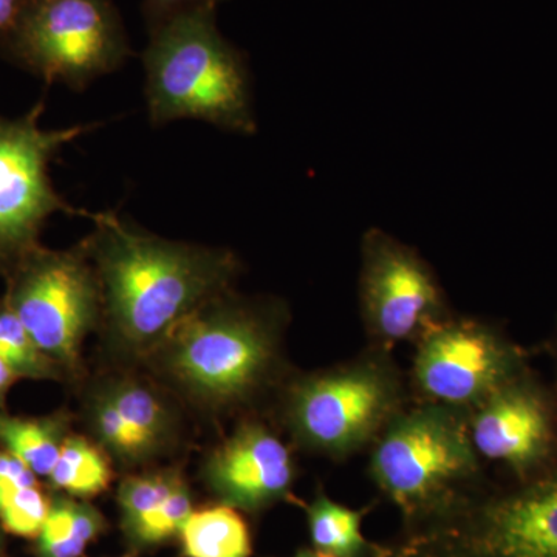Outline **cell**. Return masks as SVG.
Segmentation results:
<instances>
[{"label":"cell","mask_w":557,"mask_h":557,"mask_svg":"<svg viewBox=\"0 0 557 557\" xmlns=\"http://www.w3.org/2000/svg\"><path fill=\"white\" fill-rule=\"evenodd\" d=\"M148 28L143 64L150 123L200 120L255 134L247 61L219 32L215 11L178 14Z\"/></svg>","instance_id":"cell-4"},{"label":"cell","mask_w":557,"mask_h":557,"mask_svg":"<svg viewBox=\"0 0 557 557\" xmlns=\"http://www.w3.org/2000/svg\"><path fill=\"white\" fill-rule=\"evenodd\" d=\"M193 511V497H190L188 485L183 480L159 508L150 511L126 531L127 537L137 547L163 544V542L178 536L183 523Z\"/></svg>","instance_id":"cell-23"},{"label":"cell","mask_w":557,"mask_h":557,"mask_svg":"<svg viewBox=\"0 0 557 557\" xmlns=\"http://www.w3.org/2000/svg\"><path fill=\"white\" fill-rule=\"evenodd\" d=\"M549 355H552L553 370H555V383H553L552 391L555 394L557 405V332L548 343Z\"/></svg>","instance_id":"cell-29"},{"label":"cell","mask_w":557,"mask_h":557,"mask_svg":"<svg viewBox=\"0 0 557 557\" xmlns=\"http://www.w3.org/2000/svg\"><path fill=\"white\" fill-rule=\"evenodd\" d=\"M412 401L392 351L368 347L332 368L296 376L282 391V421L307 453L344 461L372 448Z\"/></svg>","instance_id":"cell-5"},{"label":"cell","mask_w":557,"mask_h":557,"mask_svg":"<svg viewBox=\"0 0 557 557\" xmlns=\"http://www.w3.org/2000/svg\"><path fill=\"white\" fill-rule=\"evenodd\" d=\"M408 375L413 401L467 417L496 388L530 368L522 346L494 322L454 311L416 344Z\"/></svg>","instance_id":"cell-9"},{"label":"cell","mask_w":557,"mask_h":557,"mask_svg":"<svg viewBox=\"0 0 557 557\" xmlns=\"http://www.w3.org/2000/svg\"><path fill=\"white\" fill-rule=\"evenodd\" d=\"M67 434L62 416L22 418L0 416V443L7 453L20 458L38 478L49 479Z\"/></svg>","instance_id":"cell-19"},{"label":"cell","mask_w":557,"mask_h":557,"mask_svg":"<svg viewBox=\"0 0 557 557\" xmlns=\"http://www.w3.org/2000/svg\"><path fill=\"white\" fill-rule=\"evenodd\" d=\"M225 0H145V13L148 27L160 22L178 16V14L194 13V11H215L219 3Z\"/></svg>","instance_id":"cell-25"},{"label":"cell","mask_w":557,"mask_h":557,"mask_svg":"<svg viewBox=\"0 0 557 557\" xmlns=\"http://www.w3.org/2000/svg\"><path fill=\"white\" fill-rule=\"evenodd\" d=\"M379 557H454L442 549L424 544V542L413 541L399 536L397 541L381 544Z\"/></svg>","instance_id":"cell-26"},{"label":"cell","mask_w":557,"mask_h":557,"mask_svg":"<svg viewBox=\"0 0 557 557\" xmlns=\"http://www.w3.org/2000/svg\"><path fill=\"white\" fill-rule=\"evenodd\" d=\"M285 309L228 292L180 322L161 344L164 368L211 406L247 405L281 379Z\"/></svg>","instance_id":"cell-3"},{"label":"cell","mask_w":557,"mask_h":557,"mask_svg":"<svg viewBox=\"0 0 557 557\" xmlns=\"http://www.w3.org/2000/svg\"><path fill=\"white\" fill-rule=\"evenodd\" d=\"M358 300L369 347L386 351L416 344L454 313L442 282L420 252L379 228L362 236Z\"/></svg>","instance_id":"cell-11"},{"label":"cell","mask_w":557,"mask_h":557,"mask_svg":"<svg viewBox=\"0 0 557 557\" xmlns=\"http://www.w3.org/2000/svg\"><path fill=\"white\" fill-rule=\"evenodd\" d=\"M84 240L102 289V317L123 346L159 348L180 322L231 292L240 273L230 249L153 236L115 212L91 215Z\"/></svg>","instance_id":"cell-1"},{"label":"cell","mask_w":557,"mask_h":557,"mask_svg":"<svg viewBox=\"0 0 557 557\" xmlns=\"http://www.w3.org/2000/svg\"><path fill=\"white\" fill-rule=\"evenodd\" d=\"M90 423L95 434L106 449L113 457L124 463H141L143 457L139 453L137 442L132 437L129 429L121 418L113 403L106 397L104 392L95 398L90 409Z\"/></svg>","instance_id":"cell-24"},{"label":"cell","mask_w":557,"mask_h":557,"mask_svg":"<svg viewBox=\"0 0 557 557\" xmlns=\"http://www.w3.org/2000/svg\"><path fill=\"white\" fill-rule=\"evenodd\" d=\"M454 557H557V468L523 482H487L421 533L399 534Z\"/></svg>","instance_id":"cell-7"},{"label":"cell","mask_w":557,"mask_h":557,"mask_svg":"<svg viewBox=\"0 0 557 557\" xmlns=\"http://www.w3.org/2000/svg\"><path fill=\"white\" fill-rule=\"evenodd\" d=\"M203 474L220 504L260 512L292 496L296 463L276 432L249 420L212 450Z\"/></svg>","instance_id":"cell-13"},{"label":"cell","mask_w":557,"mask_h":557,"mask_svg":"<svg viewBox=\"0 0 557 557\" xmlns=\"http://www.w3.org/2000/svg\"><path fill=\"white\" fill-rule=\"evenodd\" d=\"M16 380V373H14L13 370H11L9 366H7L5 362L0 359V403L3 401V398H5L7 392H9L11 384H13Z\"/></svg>","instance_id":"cell-28"},{"label":"cell","mask_w":557,"mask_h":557,"mask_svg":"<svg viewBox=\"0 0 557 557\" xmlns=\"http://www.w3.org/2000/svg\"><path fill=\"white\" fill-rule=\"evenodd\" d=\"M289 557H329L322 555V553L317 552L314 548H300L299 552H296L295 555Z\"/></svg>","instance_id":"cell-30"},{"label":"cell","mask_w":557,"mask_h":557,"mask_svg":"<svg viewBox=\"0 0 557 557\" xmlns=\"http://www.w3.org/2000/svg\"><path fill=\"white\" fill-rule=\"evenodd\" d=\"M104 525L101 512L86 502L53 498L36 536V553L38 557H81Z\"/></svg>","instance_id":"cell-18"},{"label":"cell","mask_w":557,"mask_h":557,"mask_svg":"<svg viewBox=\"0 0 557 557\" xmlns=\"http://www.w3.org/2000/svg\"><path fill=\"white\" fill-rule=\"evenodd\" d=\"M27 3L28 0H0V42L16 28Z\"/></svg>","instance_id":"cell-27"},{"label":"cell","mask_w":557,"mask_h":557,"mask_svg":"<svg viewBox=\"0 0 557 557\" xmlns=\"http://www.w3.org/2000/svg\"><path fill=\"white\" fill-rule=\"evenodd\" d=\"M0 50L33 75L73 90L112 73L132 54L110 0H28Z\"/></svg>","instance_id":"cell-6"},{"label":"cell","mask_w":557,"mask_h":557,"mask_svg":"<svg viewBox=\"0 0 557 557\" xmlns=\"http://www.w3.org/2000/svg\"><path fill=\"white\" fill-rule=\"evenodd\" d=\"M182 482V475L174 471L132 475L121 482L119 505L124 531L129 530L153 509L159 508Z\"/></svg>","instance_id":"cell-22"},{"label":"cell","mask_w":557,"mask_h":557,"mask_svg":"<svg viewBox=\"0 0 557 557\" xmlns=\"http://www.w3.org/2000/svg\"><path fill=\"white\" fill-rule=\"evenodd\" d=\"M123 557H131V556H123Z\"/></svg>","instance_id":"cell-31"},{"label":"cell","mask_w":557,"mask_h":557,"mask_svg":"<svg viewBox=\"0 0 557 557\" xmlns=\"http://www.w3.org/2000/svg\"><path fill=\"white\" fill-rule=\"evenodd\" d=\"M185 557H251L252 539L239 509L220 504L193 511L178 534Z\"/></svg>","instance_id":"cell-16"},{"label":"cell","mask_w":557,"mask_h":557,"mask_svg":"<svg viewBox=\"0 0 557 557\" xmlns=\"http://www.w3.org/2000/svg\"><path fill=\"white\" fill-rule=\"evenodd\" d=\"M480 460L523 482L557 468V405L552 386L528 368L467 413Z\"/></svg>","instance_id":"cell-12"},{"label":"cell","mask_w":557,"mask_h":557,"mask_svg":"<svg viewBox=\"0 0 557 557\" xmlns=\"http://www.w3.org/2000/svg\"><path fill=\"white\" fill-rule=\"evenodd\" d=\"M104 395L119 410L137 442L143 461L168 445L174 432V418L156 391L138 381L123 380L110 384Z\"/></svg>","instance_id":"cell-15"},{"label":"cell","mask_w":557,"mask_h":557,"mask_svg":"<svg viewBox=\"0 0 557 557\" xmlns=\"http://www.w3.org/2000/svg\"><path fill=\"white\" fill-rule=\"evenodd\" d=\"M108 456L89 440L69 435L49 480L70 497L89 498L108 490L112 480Z\"/></svg>","instance_id":"cell-20"},{"label":"cell","mask_w":557,"mask_h":557,"mask_svg":"<svg viewBox=\"0 0 557 557\" xmlns=\"http://www.w3.org/2000/svg\"><path fill=\"white\" fill-rule=\"evenodd\" d=\"M50 500L44 494L38 475L20 458L0 450V525L21 537L38 536L49 512Z\"/></svg>","instance_id":"cell-17"},{"label":"cell","mask_w":557,"mask_h":557,"mask_svg":"<svg viewBox=\"0 0 557 557\" xmlns=\"http://www.w3.org/2000/svg\"><path fill=\"white\" fill-rule=\"evenodd\" d=\"M0 359L17 379L54 380L61 369L36 346L5 299L0 302Z\"/></svg>","instance_id":"cell-21"},{"label":"cell","mask_w":557,"mask_h":557,"mask_svg":"<svg viewBox=\"0 0 557 557\" xmlns=\"http://www.w3.org/2000/svg\"><path fill=\"white\" fill-rule=\"evenodd\" d=\"M370 507L354 509L319 490L306 507L311 548L329 557H379L381 544L362 533Z\"/></svg>","instance_id":"cell-14"},{"label":"cell","mask_w":557,"mask_h":557,"mask_svg":"<svg viewBox=\"0 0 557 557\" xmlns=\"http://www.w3.org/2000/svg\"><path fill=\"white\" fill-rule=\"evenodd\" d=\"M42 110L39 102L21 119L0 116V267L9 271L39 247L40 228L51 215H94L62 199L51 183L49 166L64 146L95 129V124L42 129Z\"/></svg>","instance_id":"cell-10"},{"label":"cell","mask_w":557,"mask_h":557,"mask_svg":"<svg viewBox=\"0 0 557 557\" xmlns=\"http://www.w3.org/2000/svg\"><path fill=\"white\" fill-rule=\"evenodd\" d=\"M369 478L401 516V534L445 519L490 482L463 413L410 401L369 449Z\"/></svg>","instance_id":"cell-2"},{"label":"cell","mask_w":557,"mask_h":557,"mask_svg":"<svg viewBox=\"0 0 557 557\" xmlns=\"http://www.w3.org/2000/svg\"><path fill=\"white\" fill-rule=\"evenodd\" d=\"M10 309L54 364L75 369L87 333L102 317V289L86 244L36 247L10 271Z\"/></svg>","instance_id":"cell-8"}]
</instances>
